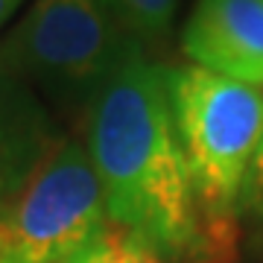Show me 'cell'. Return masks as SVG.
I'll list each match as a JSON object with an SVG mask.
<instances>
[{"mask_svg": "<svg viewBox=\"0 0 263 263\" xmlns=\"http://www.w3.org/2000/svg\"><path fill=\"white\" fill-rule=\"evenodd\" d=\"M240 216L249 219L257 228V234L263 237V138L257 143L252 164H249V173H246L243 193H240Z\"/></svg>", "mask_w": 263, "mask_h": 263, "instance_id": "9", "label": "cell"}, {"mask_svg": "<svg viewBox=\"0 0 263 263\" xmlns=\"http://www.w3.org/2000/svg\"><path fill=\"white\" fill-rule=\"evenodd\" d=\"M56 141L59 132L38 94L0 56V219Z\"/></svg>", "mask_w": 263, "mask_h": 263, "instance_id": "6", "label": "cell"}, {"mask_svg": "<svg viewBox=\"0 0 263 263\" xmlns=\"http://www.w3.org/2000/svg\"><path fill=\"white\" fill-rule=\"evenodd\" d=\"M135 44L100 0H35L0 56L32 91L88 108Z\"/></svg>", "mask_w": 263, "mask_h": 263, "instance_id": "3", "label": "cell"}, {"mask_svg": "<svg viewBox=\"0 0 263 263\" xmlns=\"http://www.w3.org/2000/svg\"><path fill=\"white\" fill-rule=\"evenodd\" d=\"M91 155L108 219L164 263H211L219 246L199 214L181 149L167 70L141 44L85 108Z\"/></svg>", "mask_w": 263, "mask_h": 263, "instance_id": "1", "label": "cell"}, {"mask_svg": "<svg viewBox=\"0 0 263 263\" xmlns=\"http://www.w3.org/2000/svg\"><path fill=\"white\" fill-rule=\"evenodd\" d=\"M108 228L105 196L85 143L59 135L0 219V263H73Z\"/></svg>", "mask_w": 263, "mask_h": 263, "instance_id": "4", "label": "cell"}, {"mask_svg": "<svg viewBox=\"0 0 263 263\" xmlns=\"http://www.w3.org/2000/svg\"><path fill=\"white\" fill-rule=\"evenodd\" d=\"M181 50L202 70L263 88V0H199Z\"/></svg>", "mask_w": 263, "mask_h": 263, "instance_id": "5", "label": "cell"}, {"mask_svg": "<svg viewBox=\"0 0 263 263\" xmlns=\"http://www.w3.org/2000/svg\"><path fill=\"white\" fill-rule=\"evenodd\" d=\"M73 263H164L161 257L141 246L135 237H129L120 228H108L85 254H79Z\"/></svg>", "mask_w": 263, "mask_h": 263, "instance_id": "8", "label": "cell"}, {"mask_svg": "<svg viewBox=\"0 0 263 263\" xmlns=\"http://www.w3.org/2000/svg\"><path fill=\"white\" fill-rule=\"evenodd\" d=\"M167 88L199 214L222 252L240 219L243 181L263 138V91L196 65L170 67Z\"/></svg>", "mask_w": 263, "mask_h": 263, "instance_id": "2", "label": "cell"}, {"mask_svg": "<svg viewBox=\"0 0 263 263\" xmlns=\"http://www.w3.org/2000/svg\"><path fill=\"white\" fill-rule=\"evenodd\" d=\"M21 6V0H0V27H3V21H9V15Z\"/></svg>", "mask_w": 263, "mask_h": 263, "instance_id": "10", "label": "cell"}, {"mask_svg": "<svg viewBox=\"0 0 263 263\" xmlns=\"http://www.w3.org/2000/svg\"><path fill=\"white\" fill-rule=\"evenodd\" d=\"M108 18L129 38L141 41H161L173 27L179 0H100Z\"/></svg>", "mask_w": 263, "mask_h": 263, "instance_id": "7", "label": "cell"}]
</instances>
